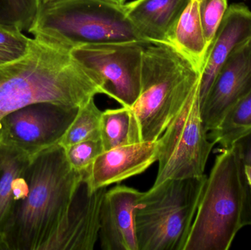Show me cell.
I'll return each mask as SVG.
<instances>
[{
    "instance_id": "cell-1",
    "label": "cell",
    "mask_w": 251,
    "mask_h": 250,
    "mask_svg": "<svg viewBox=\"0 0 251 250\" xmlns=\"http://www.w3.org/2000/svg\"><path fill=\"white\" fill-rule=\"evenodd\" d=\"M33 35L25 57L0 66V122L35 103L80 108L104 94L98 79L74 58L70 49L41 34Z\"/></svg>"
},
{
    "instance_id": "cell-2",
    "label": "cell",
    "mask_w": 251,
    "mask_h": 250,
    "mask_svg": "<svg viewBox=\"0 0 251 250\" xmlns=\"http://www.w3.org/2000/svg\"><path fill=\"white\" fill-rule=\"evenodd\" d=\"M28 173L27 195L0 237V250H42L84 176L72 168L60 144L32 157Z\"/></svg>"
},
{
    "instance_id": "cell-3",
    "label": "cell",
    "mask_w": 251,
    "mask_h": 250,
    "mask_svg": "<svg viewBox=\"0 0 251 250\" xmlns=\"http://www.w3.org/2000/svg\"><path fill=\"white\" fill-rule=\"evenodd\" d=\"M201 73L168 43L147 44L141 91L130 114L129 144L156 141L196 91Z\"/></svg>"
},
{
    "instance_id": "cell-4",
    "label": "cell",
    "mask_w": 251,
    "mask_h": 250,
    "mask_svg": "<svg viewBox=\"0 0 251 250\" xmlns=\"http://www.w3.org/2000/svg\"><path fill=\"white\" fill-rule=\"evenodd\" d=\"M251 226V186L234 147L215 159L184 250H227Z\"/></svg>"
},
{
    "instance_id": "cell-5",
    "label": "cell",
    "mask_w": 251,
    "mask_h": 250,
    "mask_svg": "<svg viewBox=\"0 0 251 250\" xmlns=\"http://www.w3.org/2000/svg\"><path fill=\"white\" fill-rule=\"evenodd\" d=\"M29 32L72 50L110 43L148 42L127 17L125 4L107 0H53L40 3Z\"/></svg>"
},
{
    "instance_id": "cell-6",
    "label": "cell",
    "mask_w": 251,
    "mask_h": 250,
    "mask_svg": "<svg viewBox=\"0 0 251 250\" xmlns=\"http://www.w3.org/2000/svg\"><path fill=\"white\" fill-rule=\"evenodd\" d=\"M206 179H169L143 192L134 210L138 250H184Z\"/></svg>"
},
{
    "instance_id": "cell-7",
    "label": "cell",
    "mask_w": 251,
    "mask_h": 250,
    "mask_svg": "<svg viewBox=\"0 0 251 250\" xmlns=\"http://www.w3.org/2000/svg\"><path fill=\"white\" fill-rule=\"evenodd\" d=\"M196 91L157 139L158 172L153 186L169 179L198 178L204 174L215 145L208 138Z\"/></svg>"
},
{
    "instance_id": "cell-8",
    "label": "cell",
    "mask_w": 251,
    "mask_h": 250,
    "mask_svg": "<svg viewBox=\"0 0 251 250\" xmlns=\"http://www.w3.org/2000/svg\"><path fill=\"white\" fill-rule=\"evenodd\" d=\"M146 44L138 41L91 44L71 51L74 58L99 79L104 95L130 108L141 91Z\"/></svg>"
},
{
    "instance_id": "cell-9",
    "label": "cell",
    "mask_w": 251,
    "mask_h": 250,
    "mask_svg": "<svg viewBox=\"0 0 251 250\" xmlns=\"http://www.w3.org/2000/svg\"><path fill=\"white\" fill-rule=\"evenodd\" d=\"M79 108L51 102L29 104L0 122V140L31 157L59 144Z\"/></svg>"
},
{
    "instance_id": "cell-10",
    "label": "cell",
    "mask_w": 251,
    "mask_h": 250,
    "mask_svg": "<svg viewBox=\"0 0 251 250\" xmlns=\"http://www.w3.org/2000/svg\"><path fill=\"white\" fill-rule=\"evenodd\" d=\"M107 188L93 189L84 176L51 237L41 250H93L99 239L100 212Z\"/></svg>"
},
{
    "instance_id": "cell-11",
    "label": "cell",
    "mask_w": 251,
    "mask_h": 250,
    "mask_svg": "<svg viewBox=\"0 0 251 250\" xmlns=\"http://www.w3.org/2000/svg\"><path fill=\"white\" fill-rule=\"evenodd\" d=\"M251 90V39L231 52L200 104L206 132L218 127L226 114Z\"/></svg>"
},
{
    "instance_id": "cell-12",
    "label": "cell",
    "mask_w": 251,
    "mask_h": 250,
    "mask_svg": "<svg viewBox=\"0 0 251 250\" xmlns=\"http://www.w3.org/2000/svg\"><path fill=\"white\" fill-rule=\"evenodd\" d=\"M143 192L126 186L106 191L100 212L99 239L103 250H138L134 210Z\"/></svg>"
},
{
    "instance_id": "cell-13",
    "label": "cell",
    "mask_w": 251,
    "mask_h": 250,
    "mask_svg": "<svg viewBox=\"0 0 251 250\" xmlns=\"http://www.w3.org/2000/svg\"><path fill=\"white\" fill-rule=\"evenodd\" d=\"M158 154V140L122 145L100 154L84 176L91 189L107 188L144 173L157 161Z\"/></svg>"
},
{
    "instance_id": "cell-14",
    "label": "cell",
    "mask_w": 251,
    "mask_h": 250,
    "mask_svg": "<svg viewBox=\"0 0 251 250\" xmlns=\"http://www.w3.org/2000/svg\"><path fill=\"white\" fill-rule=\"evenodd\" d=\"M251 39V10L243 3L228 6L208 49L201 78L200 104L209 92L218 71L233 51Z\"/></svg>"
},
{
    "instance_id": "cell-15",
    "label": "cell",
    "mask_w": 251,
    "mask_h": 250,
    "mask_svg": "<svg viewBox=\"0 0 251 250\" xmlns=\"http://www.w3.org/2000/svg\"><path fill=\"white\" fill-rule=\"evenodd\" d=\"M32 157L0 140V237L27 195Z\"/></svg>"
},
{
    "instance_id": "cell-16",
    "label": "cell",
    "mask_w": 251,
    "mask_h": 250,
    "mask_svg": "<svg viewBox=\"0 0 251 250\" xmlns=\"http://www.w3.org/2000/svg\"><path fill=\"white\" fill-rule=\"evenodd\" d=\"M191 0H134L125 3L127 17L149 43H165Z\"/></svg>"
},
{
    "instance_id": "cell-17",
    "label": "cell",
    "mask_w": 251,
    "mask_h": 250,
    "mask_svg": "<svg viewBox=\"0 0 251 250\" xmlns=\"http://www.w3.org/2000/svg\"><path fill=\"white\" fill-rule=\"evenodd\" d=\"M165 43L178 50L196 70L202 73L209 46L205 38L197 0L190 1Z\"/></svg>"
},
{
    "instance_id": "cell-18",
    "label": "cell",
    "mask_w": 251,
    "mask_h": 250,
    "mask_svg": "<svg viewBox=\"0 0 251 250\" xmlns=\"http://www.w3.org/2000/svg\"><path fill=\"white\" fill-rule=\"evenodd\" d=\"M251 129V90L224 116L218 127L210 131L209 140L228 149Z\"/></svg>"
},
{
    "instance_id": "cell-19",
    "label": "cell",
    "mask_w": 251,
    "mask_h": 250,
    "mask_svg": "<svg viewBox=\"0 0 251 250\" xmlns=\"http://www.w3.org/2000/svg\"><path fill=\"white\" fill-rule=\"evenodd\" d=\"M102 111L94 98L80 107L70 127L59 142L63 148L89 139H99L101 136Z\"/></svg>"
},
{
    "instance_id": "cell-20",
    "label": "cell",
    "mask_w": 251,
    "mask_h": 250,
    "mask_svg": "<svg viewBox=\"0 0 251 250\" xmlns=\"http://www.w3.org/2000/svg\"><path fill=\"white\" fill-rule=\"evenodd\" d=\"M130 114L127 107L102 112L101 139L104 151L129 145Z\"/></svg>"
},
{
    "instance_id": "cell-21",
    "label": "cell",
    "mask_w": 251,
    "mask_h": 250,
    "mask_svg": "<svg viewBox=\"0 0 251 250\" xmlns=\"http://www.w3.org/2000/svg\"><path fill=\"white\" fill-rule=\"evenodd\" d=\"M40 3V0H0V22L29 32Z\"/></svg>"
},
{
    "instance_id": "cell-22",
    "label": "cell",
    "mask_w": 251,
    "mask_h": 250,
    "mask_svg": "<svg viewBox=\"0 0 251 250\" xmlns=\"http://www.w3.org/2000/svg\"><path fill=\"white\" fill-rule=\"evenodd\" d=\"M32 38L22 29L0 22V66L25 57L30 48Z\"/></svg>"
},
{
    "instance_id": "cell-23",
    "label": "cell",
    "mask_w": 251,
    "mask_h": 250,
    "mask_svg": "<svg viewBox=\"0 0 251 250\" xmlns=\"http://www.w3.org/2000/svg\"><path fill=\"white\" fill-rule=\"evenodd\" d=\"M64 148L72 168L82 175L88 173L96 159L104 151L101 139L82 141Z\"/></svg>"
},
{
    "instance_id": "cell-24",
    "label": "cell",
    "mask_w": 251,
    "mask_h": 250,
    "mask_svg": "<svg viewBox=\"0 0 251 250\" xmlns=\"http://www.w3.org/2000/svg\"><path fill=\"white\" fill-rule=\"evenodd\" d=\"M228 0H197L201 21L209 48L228 9Z\"/></svg>"
},
{
    "instance_id": "cell-25",
    "label": "cell",
    "mask_w": 251,
    "mask_h": 250,
    "mask_svg": "<svg viewBox=\"0 0 251 250\" xmlns=\"http://www.w3.org/2000/svg\"><path fill=\"white\" fill-rule=\"evenodd\" d=\"M232 146L244 165L251 167V129L242 135Z\"/></svg>"
},
{
    "instance_id": "cell-26",
    "label": "cell",
    "mask_w": 251,
    "mask_h": 250,
    "mask_svg": "<svg viewBox=\"0 0 251 250\" xmlns=\"http://www.w3.org/2000/svg\"><path fill=\"white\" fill-rule=\"evenodd\" d=\"M245 172H246V178H247L248 182L251 186V166L245 165Z\"/></svg>"
},
{
    "instance_id": "cell-27",
    "label": "cell",
    "mask_w": 251,
    "mask_h": 250,
    "mask_svg": "<svg viewBox=\"0 0 251 250\" xmlns=\"http://www.w3.org/2000/svg\"><path fill=\"white\" fill-rule=\"evenodd\" d=\"M107 1H112V2L116 3V4H125L126 0H107Z\"/></svg>"
},
{
    "instance_id": "cell-28",
    "label": "cell",
    "mask_w": 251,
    "mask_h": 250,
    "mask_svg": "<svg viewBox=\"0 0 251 250\" xmlns=\"http://www.w3.org/2000/svg\"><path fill=\"white\" fill-rule=\"evenodd\" d=\"M53 1V0H40V2L41 3H47L49 2V1Z\"/></svg>"
}]
</instances>
